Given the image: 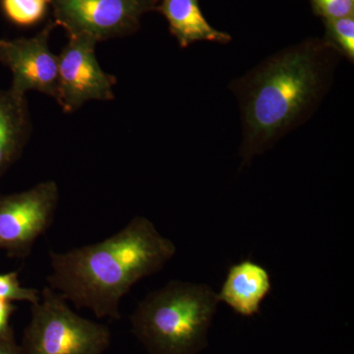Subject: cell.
<instances>
[{"label":"cell","instance_id":"cell-1","mask_svg":"<svg viewBox=\"0 0 354 354\" xmlns=\"http://www.w3.org/2000/svg\"><path fill=\"white\" fill-rule=\"evenodd\" d=\"M176 246L145 216H135L104 241L50 251L48 286L97 318H120L123 297L142 279L160 272Z\"/></svg>","mask_w":354,"mask_h":354},{"label":"cell","instance_id":"cell-2","mask_svg":"<svg viewBox=\"0 0 354 354\" xmlns=\"http://www.w3.org/2000/svg\"><path fill=\"white\" fill-rule=\"evenodd\" d=\"M321 46L310 41L290 48L272 58L250 79L243 106L245 162L262 152L318 97L324 81Z\"/></svg>","mask_w":354,"mask_h":354},{"label":"cell","instance_id":"cell-3","mask_svg":"<svg viewBox=\"0 0 354 354\" xmlns=\"http://www.w3.org/2000/svg\"><path fill=\"white\" fill-rule=\"evenodd\" d=\"M218 295L207 285L171 281L139 302L133 334L150 354H198L208 344Z\"/></svg>","mask_w":354,"mask_h":354},{"label":"cell","instance_id":"cell-4","mask_svg":"<svg viewBox=\"0 0 354 354\" xmlns=\"http://www.w3.org/2000/svg\"><path fill=\"white\" fill-rule=\"evenodd\" d=\"M31 306V320L21 346L23 354H102L109 348V328L77 314L48 286Z\"/></svg>","mask_w":354,"mask_h":354},{"label":"cell","instance_id":"cell-5","mask_svg":"<svg viewBox=\"0 0 354 354\" xmlns=\"http://www.w3.org/2000/svg\"><path fill=\"white\" fill-rule=\"evenodd\" d=\"M59 199L55 180L43 181L21 192H0V250L13 259H27L53 225Z\"/></svg>","mask_w":354,"mask_h":354},{"label":"cell","instance_id":"cell-6","mask_svg":"<svg viewBox=\"0 0 354 354\" xmlns=\"http://www.w3.org/2000/svg\"><path fill=\"white\" fill-rule=\"evenodd\" d=\"M158 0H50L53 22L69 36H86L97 43L129 36L142 16L158 10Z\"/></svg>","mask_w":354,"mask_h":354},{"label":"cell","instance_id":"cell-7","mask_svg":"<svg viewBox=\"0 0 354 354\" xmlns=\"http://www.w3.org/2000/svg\"><path fill=\"white\" fill-rule=\"evenodd\" d=\"M97 41L86 36H69L58 55V82L55 101L65 113L78 111L86 102L114 100L116 77L102 68Z\"/></svg>","mask_w":354,"mask_h":354},{"label":"cell","instance_id":"cell-8","mask_svg":"<svg viewBox=\"0 0 354 354\" xmlns=\"http://www.w3.org/2000/svg\"><path fill=\"white\" fill-rule=\"evenodd\" d=\"M57 27L50 21L30 38L0 39V64L12 73L9 90L26 97L31 91L55 100L58 82V55L50 48L51 32Z\"/></svg>","mask_w":354,"mask_h":354},{"label":"cell","instance_id":"cell-9","mask_svg":"<svg viewBox=\"0 0 354 354\" xmlns=\"http://www.w3.org/2000/svg\"><path fill=\"white\" fill-rule=\"evenodd\" d=\"M269 271L258 263L243 260L232 265L221 286L218 299L244 317L257 315L272 290Z\"/></svg>","mask_w":354,"mask_h":354},{"label":"cell","instance_id":"cell-10","mask_svg":"<svg viewBox=\"0 0 354 354\" xmlns=\"http://www.w3.org/2000/svg\"><path fill=\"white\" fill-rule=\"evenodd\" d=\"M32 132L27 97L0 90V181L22 156Z\"/></svg>","mask_w":354,"mask_h":354},{"label":"cell","instance_id":"cell-11","mask_svg":"<svg viewBox=\"0 0 354 354\" xmlns=\"http://www.w3.org/2000/svg\"><path fill=\"white\" fill-rule=\"evenodd\" d=\"M158 10L165 16L169 31L181 48L199 41L225 44L232 39L227 32L209 24L198 0H158Z\"/></svg>","mask_w":354,"mask_h":354},{"label":"cell","instance_id":"cell-12","mask_svg":"<svg viewBox=\"0 0 354 354\" xmlns=\"http://www.w3.org/2000/svg\"><path fill=\"white\" fill-rule=\"evenodd\" d=\"M50 0H0V8L9 22L19 27L38 24L48 13Z\"/></svg>","mask_w":354,"mask_h":354},{"label":"cell","instance_id":"cell-13","mask_svg":"<svg viewBox=\"0 0 354 354\" xmlns=\"http://www.w3.org/2000/svg\"><path fill=\"white\" fill-rule=\"evenodd\" d=\"M325 41L328 46L341 51L348 59H354V15L324 20Z\"/></svg>","mask_w":354,"mask_h":354},{"label":"cell","instance_id":"cell-14","mask_svg":"<svg viewBox=\"0 0 354 354\" xmlns=\"http://www.w3.org/2000/svg\"><path fill=\"white\" fill-rule=\"evenodd\" d=\"M39 297L41 291L37 288L22 286L19 272L0 274V299L11 302H27L32 305L39 301Z\"/></svg>","mask_w":354,"mask_h":354},{"label":"cell","instance_id":"cell-15","mask_svg":"<svg viewBox=\"0 0 354 354\" xmlns=\"http://www.w3.org/2000/svg\"><path fill=\"white\" fill-rule=\"evenodd\" d=\"M312 9L323 20L354 15V0H310Z\"/></svg>","mask_w":354,"mask_h":354},{"label":"cell","instance_id":"cell-16","mask_svg":"<svg viewBox=\"0 0 354 354\" xmlns=\"http://www.w3.org/2000/svg\"><path fill=\"white\" fill-rule=\"evenodd\" d=\"M15 309L13 302L0 299V339L11 335L9 322Z\"/></svg>","mask_w":354,"mask_h":354},{"label":"cell","instance_id":"cell-17","mask_svg":"<svg viewBox=\"0 0 354 354\" xmlns=\"http://www.w3.org/2000/svg\"><path fill=\"white\" fill-rule=\"evenodd\" d=\"M0 354H23L21 348L14 344L11 335L0 339Z\"/></svg>","mask_w":354,"mask_h":354}]
</instances>
